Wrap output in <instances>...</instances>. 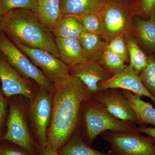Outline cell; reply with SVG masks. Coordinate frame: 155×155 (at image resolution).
Masks as SVG:
<instances>
[{
	"label": "cell",
	"instance_id": "obj_1",
	"mask_svg": "<svg viewBox=\"0 0 155 155\" xmlns=\"http://www.w3.org/2000/svg\"><path fill=\"white\" fill-rule=\"evenodd\" d=\"M52 94V115L47 147L58 152L76 133L80 124L81 105L91 95L79 79L71 75L55 85Z\"/></svg>",
	"mask_w": 155,
	"mask_h": 155
},
{
	"label": "cell",
	"instance_id": "obj_2",
	"mask_svg": "<svg viewBox=\"0 0 155 155\" xmlns=\"http://www.w3.org/2000/svg\"><path fill=\"white\" fill-rule=\"evenodd\" d=\"M0 31L13 42L27 47L47 51L59 58L52 32L41 22L36 13L24 9H14L3 17Z\"/></svg>",
	"mask_w": 155,
	"mask_h": 155
},
{
	"label": "cell",
	"instance_id": "obj_3",
	"mask_svg": "<svg viewBox=\"0 0 155 155\" xmlns=\"http://www.w3.org/2000/svg\"><path fill=\"white\" fill-rule=\"evenodd\" d=\"M80 121L83 125L86 143L90 146L98 136L106 131L139 132L136 124L115 118L90 97L81 105Z\"/></svg>",
	"mask_w": 155,
	"mask_h": 155
},
{
	"label": "cell",
	"instance_id": "obj_4",
	"mask_svg": "<svg viewBox=\"0 0 155 155\" xmlns=\"http://www.w3.org/2000/svg\"><path fill=\"white\" fill-rule=\"evenodd\" d=\"M0 52L21 76L34 81L40 87L52 93L54 84L3 32H0Z\"/></svg>",
	"mask_w": 155,
	"mask_h": 155
},
{
	"label": "cell",
	"instance_id": "obj_5",
	"mask_svg": "<svg viewBox=\"0 0 155 155\" xmlns=\"http://www.w3.org/2000/svg\"><path fill=\"white\" fill-rule=\"evenodd\" d=\"M98 14L102 26L101 37L107 42L132 33L134 16L128 6L107 0Z\"/></svg>",
	"mask_w": 155,
	"mask_h": 155
},
{
	"label": "cell",
	"instance_id": "obj_6",
	"mask_svg": "<svg viewBox=\"0 0 155 155\" xmlns=\"http://www.w3.org/2000/svg\"><path fill=\"white\" fill-rule=\"evenodd\" d=\"M111 147L112 155H155L153 139L141 133L106 131L101 134Z\"/></svg>",
	"mask_w": 155,
	"mask_h": 155
},
{
	"label": "cell",
	"instance_id": "obj_7",
	"mask_svg": "<svg viewBox=\"0 0 155 155\" xmlns=\"http://www.w3.org/2000/svg\"><path fill=\"white\" fill-rule=\"evenodd\" d=\"M7 129L0 140L11 142L31 154L33 153L35 143L31 135L23 108L19 104H10Z\"/></svg>",
	"mask_w": 155,
	"mask_h": 155
},
{
	"label": "cell",
	"instance_id": "obj_8",
	"mask_svg": "<svg viewBox=\"0 0 155 155\" xmlns=\"http://www.w3.org/2000/svg\"><path fill=\"white\" fill-rule=\"evenodd\" d=\"M53 110L52 93L40 87L31 101L30 114L38 141L41 148L47 147L48 130Z\"/></svg>",
	"mask_w": 155,
	"mask_h": 155
},
{
	"label": "cell",
	"instance_id": "obj_9",
	"mask_svg": "<svg viewBox=\"0 0 155 155\" xmlns=\"http://www.w3.org/2000/svg\"><path fill=\"white\" fill-rule=\"evenodd\" d=\"M31 62L41 71L55 85L70 75V67L47 51L27 47L18 42H13Z\"/></svg>",
	"mask_w": 155,
	"mask_h": 155
},
{
	"label": "cell",
	"instance_id": "obj_10",
	"mask_svg": "<svg viewBox=\"0 0 155 155\" xmlns=\"http://www.w3.org/2000/svg\"><path fill=\"white\" fill-rule=\"evenodd\" d=\"M92 100L117 119L142 126L122 90L109 88L90 97Z\"/></svg>",
	"mask_w": 155,
	"mask_h": 155
},
{
	"label": "cell",
	"instance_id": "obj_11",
	"mask_svg": "<svg viewBox=\"0 0 155 155\" xmlns=\"http://www.w3.org/2000/svg\"><path fill=\"white\" fill-rule=\"evenodd\" d=\"M0 81L5 96L21 95L32 101L35 96L31 84L21 76L4 58L0 56Z\"/></svg>",
	"mask_w": 155,
	"mask_h": 155
},
{
	"label": "cell",
	"instance_id": "obj_12",
	"mask_svg": "<svg viewBox=\"0 0 155 155\" xmlns=\"http://www.w3.org/2000/svg\"><path fill=\"white\" fill-rule=\"evenodd\" d=\"M99 84L100 91L109 88L125 90L131 92L139 97H146L155 104V97L145 87L139 74L129 65L121 73L113 75Z\"/></svg>",
	"mask_w": 155,
	"mask_h": 155
},
{
	"label": "cell",
	"instance_id": "obj_13",
	"mask_svg": "<svg viewBox=\"0 0 155 155\" xmlns=\"http://www.w3.org/2000/svg\"><path fill=\"white\" fill-rule=\"evenodd\" d=\"M70 74L85 85L91 96L99 92L98 85L101 82L112 76L98 61L88 60L70 67Z\"/></svg>",
	"mask_w": 155,
	"mask_h": 155
},
{
	"label": "cell",
	"instance_id": "obj_14",
	"mask_svg": "<svg viewBox=\"0 0 155 155\" xmlns=\"http://www.w3.org/2000/svg\"><path fill=\"white\" fill-rule=\"evenodd\" d=\"M131 34L145 52L155 55V15L147 20L134 16Z\"/></svg>",
	"mask_w": 155,
	"mask_h": 155
},
{
	"label": "cell",
	"instance_id": "obj_15",
	"mask_svg": "<svg viewBox=\"0 0 155 155\" xmlns=\"http://www.w3.org/2000/svg\"><path fill=\"white\" fill-rule=\"evenodd\" d=\"M59 59L69 67L87 61L86 55L77 39L55 38Z\"/></svg>",
	"mask_w": 155,
	"mask_h": 155
},
{
	"label": "cell",
	"instance_id": "obj_16",
	"mask_svg": "<svg viewBox=\"0 0 155 155\" xmlns=\"http://www.w3.org/2000/svg\"><path fill=\"white\" fill-rule=\"evenodd\" d=\"M107 0H60L62 15L81 17L98 14Z\"/></svg>",
	"mask_w": 155,
	"mask_h": 155
},
{
	"label": "cell",
	"instance_id": "obj_17",
	"mask_svg": "<svg viewBox=\"0 0 155 155\" xmlns=\"http://www.w3.org/2000/svg\"><path fill=\"white\" fill-rule=\"evenodd\" d=\"M122 91L142 126L150 124L155 127V108L152 105L143 101L131 92L125 90Z\"/></svg>",
	"mask_w": 155,
	"mask_h": 155
},
{
	"label": "cell",
	"instance_id": "obj_18",
	"mask_svg": "<svg viewBox=\"0 0 155 155\" xmlns=\"http://www.w3.org/2000/svg\"><path fill=\"white\" fill-rule=\"evenodd\" d=\"M36 2L37 15L44 26L52 32L55 24L62 16L60 0H36Z\"/></svg>",
	"mask_w": 155,
	"mask_h": 155
},
{
	"label": "cell",
	"instance_id": "obj_19",
	"mask_svg": "<svg viewBox=\"0 0 155 155\" xmlns=\"http://www.w3.org/2000/svg\"><path fill=\"white\" fill-rule=\"evenodd\" d=\"M83 31V25L77 17L62 15L55 24L52 32L55 38L78 39Z\"/></svg>",
	"mask_w": 155,
	"mask_h": 155
},
{
	"label": "cell",
	"instance_id": "obj_20",
	"mask_svg": "<svg viewBox=\"0 0 155 155\" xmlns=\"http://www.w3.org/2000/svg\"><path fill=\"white\" fill-rule=\"evenodd\" d=\"M88 61H98L109 43L101 37L83 31L78 38Z\"/></svg>",
	"mask_w": 155,
	"mask_h": 155
},
{
	"label": "cell",
	"instance_id": "obj_21",
	"mask_svg": "<svg viewBox=\"0 0 155 155\" xmlns=\"http://www.w3.org/2000/svg\"><path fill=\"white\" fill-rule=\"evenodd\" d=\"M129 55V66L140 74L148 62V55L142 49L136 38L132 34L124 36Z\"/></svg>",
	"mask_w": 155,
	"mask_h": 155
},
{
	"label": "cell",
	"instance_id": "obj_22",
	"mask_svg": "<svg viewBox=\"0 0 155 155\" xmlns=\"http://www.w3.org/2000/svg\"><path fill=\"white\" fill-rule=\"evenodd\" d=\"M57 152L59 155H112L109 152H101L92 148L77 132Z\"/></svg>",
	"mask_w": 155,
	"mask_h": 155
},
{
	"label": "cell",
	"instance_id": "obj_23",
	"mask_svg": "<svg viewBox=\"0 0 155 155\" xmlns=\"http://www.w3.org/2000/svg\"><path fill=\"white\" fill-rule=\"evenodd\" d=\"M112 76L122 72L127 65L123 60L107 48L98 61Z\"/></svg>",
	"mask_w": 155,
	"mask_h": 155
},
{
	"label": "cell",
	"instance_id": "obj_24",
	"mask_svg": "<svg viewBox=\"0 0 155 155\" xmlns=\"http://www.w3.org/2000/svg\"><path fill=\"white\" fill-rule=\"evenodd\" d=\"M17 9H27L36 14V0H0L1 16H4L9 11Z\"/></svg>",
	"mask_w": 155,
	"mask_h": 155
},
{
	"label": "cell",
	"instance_id": "obj_25",
	"mask_svg": "<svg viewBox=\"0 0 155 155\" xmlns=\"http://www.w3.org/2000/svg\"><path fill=\"white\" fill-rule=\"evenodd\" d=\"M139 75L145 87L155 97V55H148L147 65Z\"/></svg>",
	"mask_w": 155,
	"mask_h": 155
},
{
	"label": "cell",
	"instance_id": "obj_26",
	"mask_svg": "<svg viewBox=\"0 0 155 155\" xmlns=\"http://www.w3.org/2000/svg\"><path fill=\"white\" fill-rule=\"evenodd\" d=\"M129 8L133 16L147 20L155 15V0H135Z\"/></svg>",
	"mask_w": 155,
	"mask_h": 155
},
{
	"label": "cell",
	"instance_id": "obj_27",
	"mask_svg": "<svg viewBox=\"0 0 155 155\" xmlns=\"http://www.w3.org/2000/svg\"><path fill=\"white\" fill-rule=\"evenodd\" d=\"M76 17L83 25L84 31L102 36V26L98 14H90Z\"/></svg>",
	"mask_w": 155,
	"mask_h": 155
},
{
	"label": "cell",
	"instance_id": "obj_28",
	"mask_svg": "<svg viewBox=\"0 0 155 155\" xmlns=\"http://www.w3.org/2000/svg\"><path fill=\"white\" fill-rule=\"evenodd\" d=\"M107 48L122 58L125 63L129 62L128 50L124 36L113 39L109 43Z\"/></svg>",
	"mask_w": 155,
	"mask_h": 155
},
{
	"label": "cell",
	"instance_id": "obj_29",
	"mask_svg": "<svg viewBox=\"0 0 155 155\" xmlns=\"http://www.w3.org/2000/svg\"><path fill=\"white\" fill-rule=\"evenodd\" d=\"M8 103L0 87V133L8 114Z\"/></svg>",
	"mask_w": 155,
	"mask_h": 155
},
{
	"label": "cell",
	"instance_id": "obj_30",
	"mask_svg": "<svg viewBox=\"0 0 155 155\" xmlns=\"http://www.w3.org/2000/svg\"><path fill=\"white\" fill-rule=\"evenodd\" d=\"M1 155H31L27 152L21 150L13 147L0 146Z\"/></svg>",
	"mask_w": 155,
	"mask_h": 155
},
{
	"label": "cell",
	"instance_id": "obj_31",
	"mask_svg": "<svg viewBox=\"0 0 155 155\" xmlns=\"http://www.w3.org/2000/svg\"><path fill=\"white\" fill-rule=\"evenodd\" d=\"M138 130L140 133L145 134L151 137L155 142V127H147L145 126H140L138 127Z\"/></svg>",
	"mask_w": 155,
	"mask_h": 155
},
{
	"label": "cell",
	"instance_id": "obj_32",
	"mask_svg": "<svg viewBox=\"0 0 155 155\" xmlns=\"http://www.w3.org/2000/svg\"><path fill=\"white\" fill-rule=\"evenodd\" d=\"M42 155H59L58 152L48 147H45L43 148H41Z\"/></svg>",
	"mask_w": 155,
	"mask_h": 155
},
{
	"label": "cell",
	"instance_id": "obj_33",
	"mask_svg": "<svg viewBox=\"0 0 155 155\" xmlns=\"http://www.w3.org/2000/svg\"><path fill=\"white\" fill-rule=\"evenodd\" d=\"M111 1H114L116 2L130 7L135 2V0H111Z\"/></svg>",
	"mask_w": 155,
	"mask_h": 155
},
{
	"label": "cell",
	"instance_id": "obj_34",
	"mask_svg": "<svg viewBox=\"0 0 155 155\" xmlns=\"http://www.w3.org/2000/svg\"><path fill=\"white\" fill-rule=\"evenodd\" d=\"M3 16H1L0 15V23H1V22H2V19Z\"/></svg>",
	"mask_w": 155,
	"mask_h": 155
},
{
	"label": "cell",
	"instance_id": "obj_35",
	"mask_svg": "<svg viewBox=\"0 0 155 155\" xmlns=\"http://www.w3.org/2000/svg\"></svg>",
	"mask_w": 155,
	"mask_h": 155
}]
</instances>
